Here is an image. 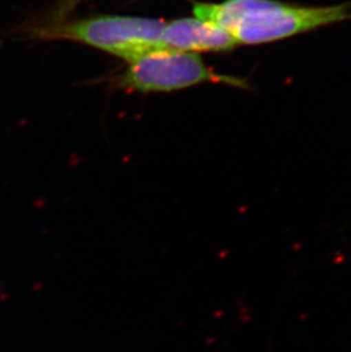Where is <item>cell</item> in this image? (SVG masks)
<instances>
[{"instance_id":"cell-1","label":"cell","mask_w":351,"mask_h":352,"mask_svg":"<svg viewBox=\"0 0 351 352\" xmlns=\"http://www.w3.org/2000/svg\"><path fill=\"white\" fill-rule=\"evenodd\" d=\"M194 16L227 31L237 45H262L351 20V3L299 6L279 0L193 3Z\"/></svg>"},{"instance_id":"cell-2","label":"cell","mask_w":351,"mask_h":352,"mask_svg":"<svg viewBox=\"0 0 351 352\" xmlns=\"http://www.w3.org/2000/svg\"><path fill=\"white\" fill-rule=\"evenodd\" d=\"M164 24V21L147 17L100 15L34 25L30 28V34L36 39L85 43L131 63L146 54L164 48L161 43Z\"/></svg>"},{"instance_id":"cell-3","label":"cell","mask_w":351,"mask_h":352,"mask_svg":"<svg viewBox=\"0 0 351 352\" xmlns=\"http://www.w3.org/2000/svg\"><path fill=\"white\" fill-rule=\"evenodd\" d=\"M204 82L248 88L244 80L213 72L199 54L169 48L154 50L134 60L116 81L121 89L145 94L170 93Z\"/></svg>"},{"instance_id":"cell-4","label":"cell","mask_w":351,"mask_h":352,"mask_svg":"<svg viewBox=\"0 0 351 352\" xmlns=\"http://www.w3.org/2000/svg\"><path fill=\"white\" fill-rule=\"evenodd\" d=\"M161 43L164 48L189 53H224L237 46L227 31L198 17H184L166 22L161 34Z\"/></svg>"},{"instance_id":"cell-5","label":"cell","mask_w":351,"mask_h":352,"mask_svg":"<svg viewBox=\"0 0 351 352\" xmlns=\"http://www.w3.org/2000/svg\"><path fill=\"white\" fill-rule=\"evenodd\" d=\"M83 1V0H60L56 3V6L50 10V16L48 19H45L43 24L62 23Z\"/></svg>"}]
</instances>
